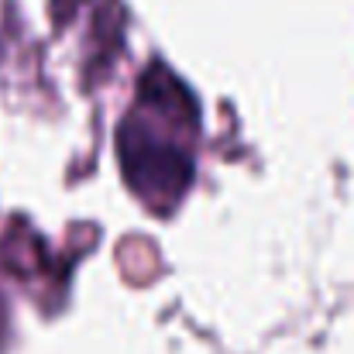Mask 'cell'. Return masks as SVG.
I'll list each match as a JSON object with an SVG mask.
<instances>
[{
    "mask_svg": "<svg viewBox=\"0 0 354 354\" xmlns=\"http://www.w3.org/2000/svg\"><path fill=\"white\" fill-rule=\"evenodd\" d=\"M193 124L196 107L169 73L155 69L141 80L138 107L120 124L118 151L131 189L158 210H169L193 179Z\"/></svg>",
    "mask_w": 354,
    "mask_h": 354,
    "instance_id": "1",
    "label": "cell"
},
{
    "mask_svg": "<svg viewBox=\"0 0 354 354\" xmlns=\"http://www.w3.org/2000/svg\"><path fill=\"white\" fill-rule=\"evenodd\" d=\"M0 341H3V306H0Z\"/></svg>",
    "mask_w": 354,
    "mask_h": 354,
    "instance_id": "2",
    "label": "cell"
}]
</instances>
